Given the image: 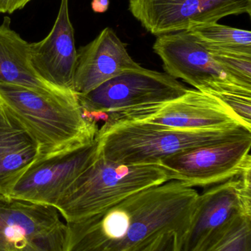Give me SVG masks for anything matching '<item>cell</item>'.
Returning <instances> with one entry per match:
<instances>
[{
	"mask_svg": "<svg viewBox=\"0 0 251 251\" xmlns=\"http://www.w3.org/2000/svg\"><path fill=\"white\" fill-rule=\"evenodd\" d=\"M60 215L53 206L0 196V251H65Z\"/></svg>",
	"mask_w": 251,
	"mask_h": 251,
	"instance_id": "obj_7",
	"label": "cell"
},
{
	"mask_svg": "<svg viewBox=\"0 0 251 251\" xmlns=\"http://www.w3.org/2000/svg\"><path fill=\"white\" fill-rule=\"evenodd\" d=\"M231 109L234 114L251 129V90L229 85L210 93Z\"/></svg>",
	"mask_w": 251,
	"mask_h": 251,
	"instance_id": "obj_20",
	"label": "cell"
},
{
	"mask_svg": "<svg viewBox=\"0 0 251 251\" xmlns=\"http://www.w3.org/2000/svg\"><path fill=\"white\" fill-rule=\"evenodd\" d=\"M153 48L163 62L166 74L196 90L209 94L228 85L246 88L231 78L187 31L159 35Z\"/></svg>",
	"mask_w": 251,
	"mask_h": 251,
	"instance_id": "obj_12",
	"label": "cell"
},
{
	"mask_svg": "<svg viewBox=\"0 0 251 251\" xmlns=\"http://www.w3.org/2000/svg\"><path fill=\"white\" fill-rule=\"evenodd\" d=\"M78 51L69 18V0H61L54 25L46 38L29 43V59L34 71L49 85L69 94L74 91ZM77 95V94H76Z\"/></svg>",
	"mask_w": 251,
	"mask_h": 251,
	"instance_id": "obj_13",
	"label": "cell"
},
{
	"mask_svg": "<svg viewBox=\"0 0 251 251\" xmlns=\"http://www.w3.org/2000/svg\"><path fill=\"white\" fill-rule=\"evenodd\" d=\"M137 121L181 130L219 129L243 122L218 99L198 90H187L176 100L154 107L109 116L107 122Z\"/></svg>",
	"mask_w": 251,
	"mask_h": 251,
	"instance_id": "obj_11",
	"label": "cell"
},
{
	"mask_svg": "<svg viewBox=\"0 0 251 251\" xmlns=\"http://www.w3.org/2000/svg\"><path fill=\"white\" fill-rule=\"evenodd\" d=\"M39 156L36 142L0 102V196L8 197Z\"/></svg>",
	"mask_w": 251,
	"mask_h": 251,
	"instance_id": "obj_15",
	"label": "cell"
},
{
	"mask_svg": "<svg viewBox=\"0 0 251 251\" xmlns=\"http://www.w3.org/2000/svg\"><path fill=\"white\" fill-rule=\"evenodd\" d=\"M167 181L166 171L159 165H125L98 152L95 161L69 186L56 208L66 223L77 222Z\"/></svg>",
	"mask_w": 251,
	"mask_h": 251,
	"instance_id": "obj_4",
	"label": "cell"
},
{
	"mask_svg": "<svg viewBox=\"0 0 251 251\" xmlns=\"http://www.w3.org/2000/svg\"><path fill=\"white\" fill-rule=\"evenodd\" d=\"M245 216H251V165L239 176L198 195L180 251H200Z\"/></svg>",
	"mask_w": 251,
	"mask_h": 251,
	"instance_id": "obj_6",
	"label": "cell"
},
{
	"mask_svg": "<svg viewBox=\"0 0 251 251\" xmlns=\"http://www.w3.org/2000/svg\"><path fill=\"white\" fill-rule=\"evenodd\" d=\"M198 195L178 181L144 189L100 213L66 223L65 251H131L167 230L182 237Z\"/></svg>",
	"mask_w": 251,
	"mask_h": 251,
	"instance_id": "obj_1",
	"label": "cell"
},
{
	"mask_svg": "<svg viewBox=\"0 0 251 251\" xmlns=\"http://www.w3.org/2000/svg\"><path fill=\"white\" fill-rule=\"evenodd\" d=\"M129 10L153 35L187 31L231 15L251 14V0H129Z\"/></svg>",
	"mask_w": 251,
	"mask_h": 251,
	"instance_id": "obj_10",
	"label": "cell"
},
{
	"mask_svg": "<svg viewBox=\"0 0 251 251\" xmlns=\"http://www.w3.org/2000/svg\"><path fill=\"white\" fill-rule=\"evenodd\" d=\"M97 136L91 143L39 158L21 177L9 198L56 208L75 180L97 159Z\"/></svg>",
	"mask_w": 251,
	"mask_h": 251,
	"instance_id": "obj_9",
	"label": "cell"
},
{
	"mask_svg": "<svg viewBox=\"0 0 251 251\" xmlns=\"http://www.w3.org/2000/svg\"><path fill=\"white\" fill-rule=\"evenodd\" d=\"M141 67L116 32L105 28L95 39L78 51L74 91L77 96L84 95L126 71Z\"/></svg>",
	"mask_w": 251,
	"mask_h": 251,
	"instance_id": "obj_14",
	"label": "cell"
},
{
	"mask_svg": "<svg viewBox=\"0 0 251 251\" xmlns=\"http://www.w3.org/2000/svg\"><path fill=\"white\" fill-rule=\"evenodd\" d=\"M181 236L173 230L155 234L131 251H180Z\"/></svg>",
	"mask_w": 251,
	"mask_h": 251,
	"instance_id": "obj_21",
	"label": "cell"
},
{
	"mask_svg": "<svg viewBox=\"0 0 251 251\" xmlns=\"http://www.w3.org/2000/svg\"><path fill=\"white\" fill-rule=\"evenodd\" d=\"M187 88L166 73L141 67L126 71L84 95L78 101L87 119L103 114H122L133 110L159 106L179 98Z\"/></svg>",
	"mask_w": 251,
	"mask_h": 251,
	"instance_id": "obj_5",
	"label": "cell"
},
{
	"mask_svg": "<svg viewBox=\"0 0 251 251\" xmlns=\"http://www.w3.org/2000/svg\"><path fill=\"white\" fill-rule=\"evenodd\" d=\"M251 136L242 126L219 129L181 130L137 121L105 122L98 129V152L113 162L159 165L166 158L200 146Z\"/></svg>",
	"mask_w": 251,
	"mask_h": 251,
	"instance_id": "obj_3",
	"label": "cell"
},
{
	"mask_svg": "<svg viewBox=\"0 0 251 251\" xmlns=\"http://www.w3.org/2000/svg\"><path fill=\"white\" fill-rule=\"evenodd\" d=\"M31 0H0V13H13L23 8Z\"/></svg>",
	"mask_w": 251,
	"mask_h": 251,
	"instance_id": "obj_22",
	"label": "cell"
},
{
	"mask_svg": "<svg viewBox=\"0 0 251 251\" xmlns=\"http://www.w3.org/2000/svg\"><path fill=\"white\" fill-rule=\"evenodd\" d=\"M110 5V0H92L91 8L95 13H105Z\"/></svg>",
	"mask_w": 251,
	"mask_h": 251,
	"instance_id": "obj_23",
	"label": "cell"
},
{
	"mask_svg": "<svg viewBox=\"0 0 251 251\" xmlns=\"http://www.w3.org/2000/svg\"><path fill=\"white\" fill-rule=\"evenodd\" d=\"M0 84L47 94L77 96L49 85L37 75L29 59V43L10 27L8 17H4L0 25Z\"/></svg>",
	"mask_w": 251,
	"mask_h": 251,
	"instance_id": "obj_16",
	"label": "cell"
},
{
	"mask_svg": "<svg viewBox=\"0 0 251 251\" xmlns=\"http://www.w3.org/2000/svg\"><path fill=\"white\" fill-rule=\"evenodd\" d=\"M200 251H251V216L238 218Z\"/></svg>",
	"mask_w": 251,
	"mask_h": 251,
	"instance_id": "obj_18",
	"label": "cell"
},
{
	"mask_svg": "<svg viewBox=\"0 0 251 251\" xmlns=\"http://www.w3.org/2000/svg\"><path fill=\"white\" fill-rule=\"evenodd\" d=\"M214 60L236 82L251 89V54L209 50Z\"/></svg>",
	"mask_w": 251,
	"mask_h": 251,
	"instance_id": "obj_19",
	"label": "cell"
},
{
	"mask_svg": "<svg viewBox=\"0 0 251 251\" xmlns=\"http://www.w3.org/2000/svg\"><path fill=\"white\" fill-rule=\"evenodd\" d=\"M0 102L36 142L38 159L91 143L98 131L97 122L84 115L78 96L0 84Z\"/></svg>",
	"mask_w": 251,
	"mask_h": 251,
	"instance_id": "obj_2",
	"label": "cell"
},
{
	"mask_svg": "<svg viewBox=\"0 0 251 251\" xmlns=\"http://www.w3.org/2000/svg\"><path fill=\"white\" fill-rule=\"evenodd\" d=\"M251 136L184 151L159 164L169 181L206 187L236 178L251 165Z\"/></svg>",
	"mask_w": 251,
	"mask_h": 251,
	"instance_id": "obj_8",
	"label": "cell"
},
{
	"mask_svg": "<svg viewBox=\"0 0 251 251\" xmlns=\"http://www.w3.org/2000/svg\"><path fill=\"white\" fill-rule=\"evenodd\" d=\"M187 31L209 50L251 54L250 30L219 25L215 22L197 25Z\"/></svg>",
	"mask_w": 251,
	"mask_h": 251,
	"instance_id": "obj_17",
	"label": "cell"
}]
</instances>
